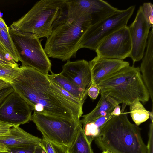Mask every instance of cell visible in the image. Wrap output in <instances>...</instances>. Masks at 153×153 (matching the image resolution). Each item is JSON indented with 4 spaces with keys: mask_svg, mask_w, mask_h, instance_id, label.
I'll use <instances>...</instances> for the list:
<instances>
[{
    "mask_svg": "<svg viewBox=\"0 0 153 153\" xmlns=\"http://www.w3.org/2000/svg\"><path fill=\"white\" fill-rule=\"evenodd\" d=\"M11 84L31 110L56 117L79 120L82 107L65 96L48 78L35 69L21 65Z\"/></svg>",
    "mask_w": 153,
    "mask_h": 153,
    "instance_id": "obj_1",
    "label": "cell"
},
{
    "mask_svg": "<svg viewBox=\"0 0 153 153\" xmlns=\"http://www.w3.org/2000/svg\"><path fill=\"white\" fill-rule=\"evenodd\" d=\"M141 129L128 119L127 113H121L108 120L94 139L102 151L112 153H147L142 139Z\"/></svg>",
    "mask_w": 153,
    "mask_h": 153,
    "instance_id": "obj_2",
    "label": "cell"
},
{
    "mask_svg": "<svg viewBox=\"0 0 153 153\" xmlns=\"http://www.w3.org/2000/svg\"><path fill=\"white\" fill-rule=\"evenodd\" d=\"M97 85L101 94L109 95L126 105L137 100L145 103L150 97L143 82L140 68L124 67L100 82Z\"/></svg>",
    "mask_w": 153,
    "mask_h": 153,
    "instance_id": "obj_3",
    "label": "cell"
},
{
    "mask_svg": "<svg viewBox=\"0 0 153 153\" xmlns=\"http://www.w3.org/2000/svg\"><path fill=\"white\" fill-rule=\"evenodd\" d=\"M65 0H41L25 14L13 22L12 30L35 35L39 39L48 38L64 16Z\"/></svg>",
    "mask_w": 153,
    "mask_h": 153,
    "instance_id": "obj_4",
    "label": "cell"
},
{
    "mask_svg": "<svg viewBox=\"0 0 153 153\" xmlns=\"http://www.w3.org/2000/svg\"><path fill=\"white\" fill-rule=\"evenodd\" d=\"M91 25V20L86 17L62 20L47 38L44 49L47 55L63 61L75 57L80 40Z\"/></svg>",
    "mask_w": 153,
    "mask_h": 153,
    "instance_id": "obj_5",
    "label": "cell"
},
{
    "mask_svg": "<svg viewBox=\"0 0 153 153\" xmlns=\"http://www.w3.org/2000/svg\"><path fill=\"white\" fill-rule=\"evenodd\" d=\"M31 120L42 137L55 143L68 148L72 144L80 129V119H67L34 111Z\"/></svg>",
    "mask_w": 153,
    "mask_h": 153,
    "instance_id": "obj_6",
    "label": "cell"
},
{
    "mask_svg": "<svg viewBox=\"0 0 153 153\" xmlns=\"http://www.w3.org/2000/svg\"><path fill=\"white\" fill-rule=\"evenodd\" d=\"M9 33L18 51L22 65L31 67L47 75L51 71V61L35 35L14 30Z\"/></svg>",
    "mask_w": 153,
    "mask_h": 153,
    "instance_id": "obj_7",
    "label": "cell"
},
{
    "mask_svg": "<svg viewBox=\"0 0 153 153\" xmlns=\"http://www.w3.org/2000/svg\"><path fill=\"white\" fill-rule=\"evenodd\" d=\"M135 5L120 10L94 25L90 26L83 35L79 43L83 48L95 50L100 43L117 30L127 26L132 15Z\"/></svg>",
    "mask_w": 153,
    "mask_h": 153,
    "instance_id": "obj_8",
    "label": "cell"
},
{
    "mask_svg": "<svg viewBox=\"0 0 153 153\" xmlns=\"http://www.w3.org/2000/svg\"><path fill=\"white\" fill-rule=\"evenodd\" d=\"M131 50V39L127 26L104 39L95 51L97 56L100 57L123 60L129 57Z\"/></svg>",
    "mask_w": 153,
    "mask_h": 153,
    "instance_id": "obj_9",
    "label": "cell"
},
{
    "mask_svg": "<svg viewBox=\"0 0 153 153\" xmlns=\"http://www.w3.org/2000/svg\"><path fill=\"white\" fill-rule=\"evenodd\" d=\"M32 111L25 100L14 90L0 104V121L19 126L31 120Z\"/></svg>",
    "mask_w": 153,
    "mask_h": 153,
    "instance_id": "obj_10",
    "label": "cell"
},
{
    "mask_svg": "<svg viewBox=\"0 0 153 153\" xmlns=\"http://www.w3.org/2000/svg\"><path fill=\"white\" fill-rule=\"evenodd\" d=\"M152 26L144 17L140 6L134 20L128 26L131 42L129 57L133 64L143 58L150 29Z\"/></svg>",
    "mask_w": 153,
    "mask_h": 153,
    "instance_id": "obj_11",
    "label": "cell"
},
{
    "mask_svg": "<svg viewBox=\"0 0 153 153\" xmlns=\"http://www.w3.org/2000/svg\"><path fill=\"white\" fill-rule=\"evenodd\" d=\"M62 75L87 92L91 83V74L89 62L84 60L71 62L69 59L62 66Z\"/></svg>",
    "mask_w": 153,
    "mask_h": 153,
    "instance_id": "obj_12",
    "label": "cell"
},
{
    "mask_svg": "<svg viewBox=\"0 0 153 153\" xmlns=\"http://www.w3.org/2000/svg\"><path fill=\"white\" fill-rule=\"evenodd\" d=\"M91 84L97 85L106 78L122 68L129 65L123 60L104 58L97 56L89 62Z\"/></svg>",
    "mask_w": 153,
    "mask_h": 153,
    "instance_id": "obj_13",
    "label": "cell"
},
{
    "mask_svg": "<svg viewBox=\"0 0 153 153\" xmlns=\"http://www.w3.org/2000/svg\"><path fill=\"white\" fill-rule=\"evenodd\" d=\"M41 139L26 132L18 126L12 127L0 136V143L9 150L39 145Z\"/></svg>",
    "mask_w": 153,
    "mask_h": 153,
    "instance_id": "obj_14",
    "label": "cell"
},
{
    "mask_svg": "<svg viewBox=\"0 0 153 153\" xmlns=\"http://www.w3.org/2000/svg\"><path fill=\"white\" fill-rule=\"evenodd\" d=\"M121 103L119 100L109 95L101 94L95 107L89 113L82 116V118L80 120L83 127L100 117L110 114L116 105Z\"/></svg>",
    "mask_w": 153,
    "mask_h": 153,
    "instance_id": "obj_15",
    "label": "cell"
},
{
    "mask_svg": "<svg viewBox=\"0 0 153 153\" xmlns=\"http://www.w3.org/2000/svg\"><path fill=\"white\" fill-rule=\"evenodd\" d=\"M0 51L9 55L16 62L20 59L9 33V28L2 18L0 17Z\"/></svg>",
    "mask_w": 153,
    "mask_h": 153,
    "instance_id": "obj_16",
    "label": "cell"
},
{
    "mask_svg": "<svg viewBox=\"0 0 153 153\" xmlns=\"http://www.w3.org/2000/svg\"><path fill=\"white\" fill-rule=\"evenodd\" d=\"M48 78L83 104L87 98V92L85 91L62 75L60 73L56 74L51 71Z\"/></svg>",
    "mask_w": 153,
    "mask_h": 153,
    "instance_id": "obj_17",
    "label": "cell"
},
{
    "mask_svg": "<svg viewBox=\"0 0 153 153\" xmlns=\"http://www.w3.org/2000/svg\"><path fill=\"white\" fill-rule=\"evenodd\" d=\"M91 144L82 128L78 131L74 142L68 148L69 153H94Z\"/></svg>",
    "mask_w": 153,
    "mask_h": 153,
    "instance_id": "obj_18",
    "label": "cell"
},
{
    "mask_svg": "<svg viewBox=\"0 0 153 153\" xmlns=\"http://www.w3.org/2000/svg\"><path fill=\"white\" fill-rule=\"evenodd\" d=\"M129 106L131 117L137 126L149 118L150 111L145 108L139 100L135 101Z\"/></svg>",
    "mask_w": 153,
    "mask_h": 153,
    "instance_id": "obj_19",
    "label": "cell"
},
{
    "mask_svg": "<svg viewBox=\"0 0 153 153\" xmlns=\"http://www.w3.org/2000/svg\"><path fill=\"white\" fill-rule=\"evenodd\" d=\"M46 153H69L68 147L51 141L43 137L39 145Z\"/></svg>",
    "mask_w": 153,
    "mask_h": 153,
    "instance_id": "obj_20",
    "label": "cell"
},
{
    "mask_svg": "<svg viewBox=\"0 0 153 153\" xmlns=\"http://www.w3.org/2000/svg\"><path fill=\"white\" fill-rule=\"evenodd\" d=\"M20 67H0V79L11 85L17 76Z\"/></svg>",
    "mask_w": 153,
    "mask_h": 153,
    "instance_id": "obj_21",
    "label": "cell"
},
{
    "mask_svg": "<svg viewBox=\"0 0 153 153\" xmlns=\"http://www.w3.org/2000/svg\"><path fill=\"white\" fill-rule=\"evenodd\" d=\"M143 15L147 22L153 25V5L150 2L144 3L140 6Z\"/></svg>",
    "mask_w": 153,
    "mask_h": 153,
    "instance_id": "obj_22",
    "label": "cell"
},
{
    "mask_svg": "<svg viewBox=\"0 0 153 153\" xmlns=\"http://www.w3.org/2000/svg\"><path fill=\"white\" fill-rule=\"evenodd\" d=\"M19 65L9 55H5L0 51V67H16Z\"/></svg>",
    "mask_w": 153,
    "mask_h": 153,
    "instance_id": "obj_23",
    "label": "cell"
},
{
    "mask_svg": "<svg viewBox=\"0 0 153 153\" xmlns=\"http://www.w3.org/2000/svg\"><path fill=\"white\" fill-rule=\"evenodd\" d=\"M147 147V153H153V122L150 123Z\"/></svg>",
    "mask_w": 153,
    "mask_h": 153,
    "instance_id": "obj_24",
    "label": "cell"
},
{
    "mask_svg": "<svg viewBox=\"0 0 153 153\" xmlns=\"http://www.w3.org/2000/svg\"><path fill=\"white\" fill-rule=\"evenodd\" d=\"M100 88L97 85L91 84L88 89L87 95L91 99L95 100L100 93Z\"/></svg>",
    "mask_w": 153,
    "mask_h": 153,
    "instance_id": "obj_25",
    "label": "cell"
},
{
    "mask_svg": "<svg viewBox=\"0 0 153 153\" xmlns=\"http://www.w3.org/2000/svg\"><path fill=\"white\" fill-rule=\"evenodd\" d=\"M36 146H32L20 149H10L9 151L13 153H34Z\"/></svg>",
    "mask_w": 153,
    "mask_h": 153,
    "instance_id": "obj_26",
    "label": "cell"
},
{
    "mask_svg": "<svg viewBox=\"0 0 153 153\" xmlns=\"http://www.w3.org/2000/svg\"><path fill=\"white\" fill-rule=\"evenodd\" d=\"M14 90L11 85L0 90V104L6 97Z\"/></svg>",
    "mask_w": 153,
    "mask_h": 153,
    "instance_id": "obj_27",
    "label": "cell"
},
{
    "mask_svg": "<svg viewBox=\"0 0 153 153\" xmlns=\"http://www.w3.org/2000/svg\"><path fill=\"white\" fill-rule=\"evenodd\" d=\"M13 126L12 125L0 121V136L7 132Z\"/></svg>",
    "mask_w": 153,
    "mask_h": 153,
    "instance_id": "obj_28",
    "label": "cell"
},
{
    "mask_svg": "<svg viewBox=\"0 0 153 153\" xmlns=\"http://www.w3.org/2000/svg\"><path fill=\"white\" fill-rule=\"evenodd\" d=\"M120 106L118 105H116L110 114L114 116L118 115L121 113Z\"/></svg>",
    "mask_w": 153,
    "mask_h": 153,
    "instance_id": "obj_29",
    "label": "cell"
},
{
    "mask_svg": "<svg viewBox=\"0 0 153 153\" xmlns=\"http://www.w3.org/2000/svg\"><path fill=\"white\" fill-rule=\"evenodd\" d=\"M11 85L10 83L0 79V90Z\"/></svg>",
    "mask_w": 153,
    "mask_h": 153,
    "instance_id": "obj_30",
    "label": "cell"
},
{
    "mask_svg": "<svg viewBox=\"0 0 153 153\" xmlns=\"http://www.w3.org/2000/svg\"><path fill=\"white\" fill-rule=\"evenodd\" d=\"M34 153H46L42 148L40 145H37L35 148Z\"/></svg>",
    "mask_w": 153,
    "mask_h": 153,
    "instance_id": "obj_31",
    "label": "cell"
},
{
    "mask_svg": "<svg viewBox=\"0 0 153 153\" xmlns=\"http://www.w3.org/2000/svg\"><path fill=\"white\" fill-rule=\"evenodd\" d=\"M9 149L0 143V153L4 152H9Z\"/></svg>",
    "mask_w": 153,
    "mask_h": 153,
    "instance_id": "obj_32",
    "label": "cell"
},
{
    "mask_svg": "<svg viewBox=\"0 0 153 153\" xmlns=\"http://www.w3.org/2000/svg\"><path fill=\"white\" fill-rule=\"evenodd\" d=\"M153 110L152 111L150 112L149 113V118H150L151 119V120L152 122H153Z\"/></svg>",
    "mask_w": 153,
    "mask_h": 153,
    "instance_id": "obj_33",
    "label": "cell"
},
{
    "mask_svg": "<svg viewBox=\"0 0 153 153\" xmlns=\"http://www.w3.org/2000/svg\"><path fill=\"white\" fill-rule=\"evenodd\" d=\"M102 153H112L109 151H103V152H102Z\"/></svg>",
    "mask_w": 153,
    "mask_h": 153,
    "instance_id": "obj_34",
    "label": "cell"
},
{
    "mask_svg": "<svg viewBox=\"0 0 153 153\" xmlns=\"http://www.w3.org/2000/svg\"><path fill=\"white\" fill-rule=\"evenodd\" d=\"M0 153H13L10 152H0Z\"/></svg>",
    "mask_w": 153,
    "mask_h": 153,
    "instance_id": "obj_35",
    "label": "cell"
},
{
    "mask_svg": "<svg viewBox=\"0 0 153 153\" xmlns=\"http://www.w3.org/2000/svg\"><path fill=\"white\" fill-rule=\"evenodd\" d=\"M3 13H2L0 11V17L2 18V17L3 16Z\"/></svg>",
    "mask_w": 153,
    "mask_h": 153,
    "instance_id": "obj_36",
    "label": "cell"
}]
</instances>
